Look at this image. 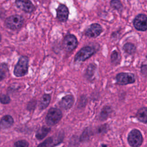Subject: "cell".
<instances>
[{
	"label": "cell",
	"instance_id": "9",
	"mask_svg": "<svg viewBox=\"0 0 147 147\" xmlns=\"http://www.w3.org/2000/svg\"><path fill=\"white\" fill-rule=\"evenodd\" d=\"M103 32L102 26L97 23L91 24L85 30V36L89 38H96Z\"/></svg>",
	"mask_w": 147,
	"mask_h": 147
},
{
	"label": "cell",
	"instance_id": "1",
	"mask_svg": "<svg viewBox=\"0 0 147 147\" xmlns=\"http://www.w3.org/2000/svg\"><path fill=\"white\" fill-rule=\"evenodd\" d=\"M29 59L27 56H22L15 65L14 69V75L17 77H22L27 74L28 71Z\"/></svg>",
	"mask_w": 147,
	"mask_h": 147
},
{
	"label": "cell",
	"instance_id": "18",
	"mask_svg": "<svg viewBox=\"0 0 147 147\" xmlns=\"http://www.w3.org/2000/svg\"><path fill=\"white\" fill-rule=\"evenodd\" d=\"M123 51L129 55H133L136 51V45L131 42H127L123 46Z\"/></svg>",
	"mask_w": 147,
	"mask_h": 147
},
{
	"label": "cell",
	"instance_id": "6",
	"mask_svg": "<svg viewBox=\"0 0 147 147\" xmlns=\"http://www.w3.org/2000/svg\"><path fill=\"white\" fill-rule=\"evenodd\" d=\"M78 44V40L74 34H68L65 36L63 41V48L67 52L74 51L77 47Z\"/></svg>",
	"mask_w": 147,
	"mask_h": 147
},
{
	"label": "cell",
	"instance_id": "2",
	"mask_svg": "<svg viewBox=\"0 0 147 147\" xmlns=\"http://www.w3.org/2000/svg\"><path fill=\"white\" fill-rule=\"evenodd\" d=\"M24 22V18L22 16L14 14L9 16L5 21V25L9 29L15 30L20 29Z\"/></svg>",
	"mask_w": 147,
	"mask_h": 147
},
{
	"label": "cell",
	"instance_id": "11",
	"mask_svg": "<svg viewBox=\"0 0 147 147\" xmlns=\"http://www.w3.org/2000/svg\"><path fill=\"white\" fill-rule=\"evenodd\" d=\"M69 10L64 4H60L56 9V16L60 22H65L68 18Z\"/></svg>",
	"mask_w": 147,
	"mask_h": 147
},
{
	"label": "cell",
	"instance_id": "3",
	"mask_svg": "<svg viewBox=\"0 0 147 147\" xmlns=\"http://www.w3.org/2000/svg\"><path fill=\"white\" fill-rule=\"evenodd\" d=\"M96 51V49L93 47H84L77 52L75 56L74 60L76 62L84 61L95 54Z\"/></svg>",
	"mask_w": 147,
	"mask_h": 147
},
{
	"label": "cell",
	"instance_id": "19",
	"mask_svg": "<svg viewBox=\"0 0 147 147\" xmlns=\"http://www.w3.org/2000/svg\"><path fill=\"white\" fill-rule=\"evenodd\" d=\"M9 72V67L8 65L5 63L0 64V82L3 80L7 76V74Z\"/></svg>",
	"mask_w": 147,
	"mask_h": 147
},
{
	"label": "cell",
	"instance_id": "25",
	"mask_svg": "<svg viewBox=\"0 0 147 147\" xmlns=\"http://www.w3.org/2000/svg\"><path fill=\"white\" fill-rule=\"evenodd\" d=\"M53 141V139L51 137H49L46 139L43 142L41 143L37 147H48Z\"/></svg>",
	"mask_w": 147,
	"mask_h": 147
},
{
	"label": "cell",
	"instance_id": "29",
	"mask_svg": "<svg viewBox=\"0 0 147 147\" xmlns=\"http://www.w3.org/2000/svg\"><path fill=\"white\" fill-rule=\"evenodd\" d=\"M102 146H103V147H106V146H105V145H103Z\"/></svg>",
	"mask_w": 147,
	"mask_h": 147
},
{
	"label": "cell",
	"instance_id": "21",
	"mask_svg": "<svg viewBox=\"0 0 147 147\" xmlns=\"http://www.w3.org/2000/svg\"><path fill=\"white\" fill-rule=\"evenodd\" d=\"M111 111V110L109 106H105L102 110V111L100 113V119L102 120L106 119L110 114Z\"/></svg>",
	"mask_w": 147,
	"mask_h": 147
},
{
	"label": "cell",
	"instance_id": "15",
	"mask_svg": "<svg viewBox=\"0 0 147 147\" xmlns=\"http://www.w3.org/2000/svg\"><path fill=\"white\" fill-rule=\"evenodd\" d=\"M96 68V66L94 63L90 64L85 72V76L88 79H91L94 75Z\"/></svg>",
	"mask_w": 147,
	"mask_h": 147
},
{
	"label": "cell",
	"instance_id": "13",
	"mask_svg": "<svg viewBox=\"0 0 147 147\" xmlns=\"http://www.w3.org/2000/svg\"><path fill=\"white\" fill-rule=\"evenodd\" d=\"M14 123L13 118L9 115L3 116L0 121V125L3 129H8Z\"/></svg>",
	"mask_w": 147,
	"mask_h": 147
},
{
	"label": "cell",
	"instance_id": "24",
	"mask_svg": "<svg viewBox=\"0 0 147 147\" xmlns=\"http://www.w3.org/2000/svg\"><path fill=\"white\" fill-rule=\"evenodd\" d=\"M10 102V97L6 94H0V102L3 104H8Z\"/></svg>",
	"mask_w": 147,
	"mask_h": 147
},
{
	"label": "cell",
	"instance_id": "16",
	"mask_svg": "<svg viewBox=\"0 0 147 147\" xmlns=\"http://www.w3.org/2000/svg\"><path fill=\"white\" fill-rule=\"evenodd\" d=\"M51 101V95L49 94H44L40 102V110L45 109L49 105Z\"/></svg>",
	"mask_w": 147,
	"mask_h": 147
},
{
	"label": "cell",
	"instance_id": "26",
	"mask_svg": "<svg viewBox=\"0 0 147 147\" xmlns=\"http://www.w3.org/2000/svg\"><path fill=\"white\" fill-rule=\"evenodd\" d=\"M118 58V53L116 51H114L110 56V59H111V61L112 63L115 62Z\"/></svg>",
	"mask_w": 147,
	"mask_h": 147
},
{
	"label": "cell",
	"instance_id": "23",
	"mask_svg": "<svg viewBox=\"0 0 147 147\" xmlns=\"http://www.w3.org/2000/svg\"><path fill=\"white\" fill-rule=\"evenodd\" d=\"M29 144L26 140H19L15 142L14 147H28Z\"/></svg>",
	"mask_w": 147,
	"mask_h": 147
},
{
	"label": "cell",
	"instance_id": "14",
	"mask_svg": "<svg viewBox=\"0 0 147 147\" xmlns=\"http://www.w3.org/2000/svg\"><path fill=\"white\" fill-rule=\"evenodd\" d=\"M137 119L143 122L147 123V107H142L139 109L136 115Z\"/></svg>",
	"mask_w": 147,
	"mask_h": 147
},
{
	"label": "cell",
	"instance_id": "7",
	"mask_svg": "<svg viewBox=\"0 0 147 147\" xmlns=\"http://www.w3.org/2000/svg\"><path fill=\"white\" fill-rule=\"evenodd\" d=\"M117 83L119 85H126L135 82L136 78L133 74L130 72H120L116 75Z\"/></svg>",
	"mask_w": 147,
	"mask_h": 147
},
{
	"label": "cell",
	"instance_id": "12",
	"mask_svg": "<svg viewBox=\"0 0 147 147\" xmlns=\"http://www.w3.org/2000/svg\"><path fill=\"white\" fill-rule=\"evenodd\" d=\"M74 103V98L72 95H67L60 100L59 105L61 108L64 110L69 109Z\"/></svg>",
	"mask_w": 147,
	"mask_h": 147
},
{
	"label": "cell",
	"instance_id": "17",
	"mask_svg": "<svg viewBox=\"0 0 147 147\" xmlns=\"http://www.w3.org/2000/svg\"><path fill=\"white\" fill-rule=\"evenodd\" d=\"M49 131H50L49 128L45 126H43L37 130L36 134V137L38 140H42L47 135V134L49 132Z\"/></svg>",
	"mask_w": 147,
	"mask_h": 147
},
{
	"label": "cell",
	"instance_id": "8",
	"mask_svg": "<svg viewBox=\"0 0 147 147\" xmlns=\"http://www.w3.org/2000/svg\"><path fill=\"white\" fill-rule=\"evenodd\" d=\"M134 28L139 31L147 30V16L144 14H138L133 20Z\"/></svg>",
	"mask_w": 147,
	"mask_h": 147
},
{
	"label": "cell",
	"instance_id": "28",
	"mask_svg": "<svg viewBox=\"0 0 147 147\" xmlns=\"http://www.w3.org/2000/svg\"><path fill=\"white\" fill-rule=\"evenodd\" d=\"M1 39H2V37H1V33H0V41H1Z\"/></svg>",
	"mask_w": 147,
	"mask_h": 147
},
{
	"label": "cell",
	"instance_id": "10",
	"mask_svg": "<svg viewBox=\"0 0 147 147\" xmlns=\"http://www.w3.org/2000/svg\"><path fill=\"white\" fill-rule=\"evenodd\" d=\"M15 3L18 8L25 13H30L36 9L35 6L30 0H16Z\"/></svg>",
	"mask_w": 147,
	"mask_h": 147
},
{
	"label": "cell",
	"instance_id": "5",
	"mask_svg": "<svg viewBox=\"0 0 147 147\" xmlns=\"http://www.w3.org/2000/svg\"><path fill=\"white\" fill-rule=\"evenodd\" d=\"M127 140L129 145L131 147H139L143 141L141 133L137 129H133L129 133Z\"/></svg>",
	"mask_w": 147,
	"mask_h": 147
},
{
	"label": "cell",
	"instance_id": "4",
	"mask_svg": "<svg viewBox=\"0 0 147 147\" xmlns=\"http://www.w3.org/2000/svg\"><path fill=\"white\" fill-rule=\"evenodd\" d=\"M62 117L61 111L56 108H51L49 110L46 116V122L49 126H53L57 123Z\"/></svg>",
	"mask_w": 147,
	"mask_h": 147
},
{
	"label": "cell",
	"instance_id": "22",
	"mask_svg": "<svg viewBox=\"0 0 147 147\" xmlns=\"http://www.w3.org/2000/svg\"><path fill=\"white\" fill-rule=\"evenodd\" d=\"M90 131L88 129H86L84 130V131L83 132L82 136H80V141H86L87 140H88L90 137Z\"/></svg>",
	"mask_w": 147,
	"mask_h": 147
},
{
	"label": "cell",
	"instance_id": "20",
	"mask_svg": "<svg viewBox=\"0 0 147 147\" xmlns=\"http://www.w3.org/2000/svg\"><path fill=\"white\" fill-rule=\"evenodd\" d=\"M110 5L113 9L117 10L119 12H121L123 9V5L119 0H111L110 2Z\"/></svg>",
	"mask_w": 147,
	"mask_h": 147
},
{
	"label": "cell",
	"instance_id": "27",
	"mask_svg": "<svg viewBox=\"0 0 147 147\" xmlns=\"http://www.w3.org/2000/svg\"><path fill=\"white\" fill-rule=\"evenodd\" d=\"M141 71L142 74L146 75H147V65L146 64L142 65L141 67Z\"/></svg>",
	"mask_w": 147,
	"mask_h": 147
}]
</instances>
